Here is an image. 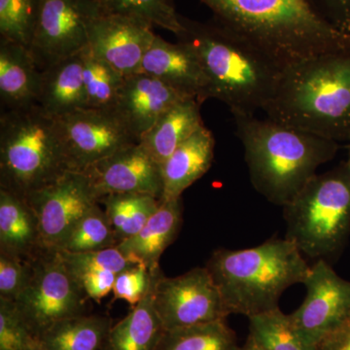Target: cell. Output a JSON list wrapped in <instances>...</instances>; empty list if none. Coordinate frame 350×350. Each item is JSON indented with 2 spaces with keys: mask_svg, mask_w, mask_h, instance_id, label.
Returning <instances> with one entry per match:
<instances>
[{
  "mask_svg": "<svg viewBox=\"0 0 350 350\" xmlns=\"http://www.w3.org/2000/svg\"><path fill=\"white\" fill-rule=\"evenodd\" d=\"M177 41L193 51L211 86V98L232 115H255L273 100L283 66L256 44L216 19L180 17Z\"/></svg>",
  "mask_w": 350,
  "mask_h": 350,
  "instance_id": "cell-1",
  "label": "cell"
},
{
  "mask_svg": "<svg viewBox=\"0 0 350 350\" xmlns=\"http://www.w3.org/2000/svg\"><path fill=\"white\" fill-rule=\"evenodd\" d=\"M214 19L275 57L283 68L350 50V34L322 15L313 0H200Z\"/></svg>",
  "mask_w": 350,
  "mask_h": 350,
  "instance_id": "cell-2",
  "label": "cell"
},
{
  "mask_svg": "<svg viewBox=\"0 0 350 350\" xmlns=\"http://www.w3.org/2000/svg\"><path fill=\"white\" fill-rule=\"evenodd\" d=\"M251 183L271 204L286 206L331 161L338 142L255 115H232Z\"/></svg>",
  "mask_w": 350,
  "mask_h": 350,
  "instance_id": "cell-3",
  "label": "cell"
},
{
  "mask_svg": "<svg viewBox=\"0 0 350 350\" xmlns=\"http://www.w3.org/2000/svg\"><path fill=\"white\" fill-rule=\"evenodd\" d=\"M264 112L278 123L350 142V50L286 66Z\"/></svg>",
  "mask_w": 350,
  "mask_h": 350,
  "instance_id": "cell-4",
  "label": "cell"
},
{
  "mask_svg": "<svg viewBox=\"0 0 350 350\" xmlns=\"http://www.w3.org/2000/svg\"><path fill=\"white\" fill-rule=\"evenodd\" d=\"M305 256L288 239H271L245 250L221 248L206 262L229 314L248 319L278 310L285 290L305 283Z\"/></svg>",
  "mask_w": 350,
  "mask_h": 350,
  "instance_id": "cell-5",
  "label": "cell"
},
{
  "mask_svg": "<svg viewBox=\"0 0 350 350\" xmlns=\"http://www.w3.org/2000/svg\"><path fill=\"white\" fill-rule=\"evenodd\" d=\"M56 119L38 105L0 114V189L27 198L68 172Z\"/></svg>",
  "mask_w": 350,
  "mask_h": 350,
  "instance_id": "cell-6",
  "label": "cell"
},
{
  "mask_svg": "<svg viewBox=\"0 0 350 350\" xmlns=\"http://www.w3.org/2000/svg\"><path fill=\"white\" fill-rule=\"evenodd\" d=\"M286 239L304 256L330 259L344 244L350 228V167L340 163L317 174L283 206Z\"/></svg>",
  "mask_w": 350,
  "mask_h": 350,
  "instance_id": "cell-7",
  "label": "cell"
},
{
  "mask_svg": "<svg viewBox=\"0 0 350 350\" xmlns=\"http://www.w3.org/2000/svg\"><path fill=\"white\" fill-rule=\"evenodd\" d=\"M29 262V282L13 301L34 338L59 320L86 314L89 299L69 273L59 250L44 248Z\"/></svg>",
  "mask_w": 350,
  "mask_h": 350,
  "instance_id": "cell-8",
  "label": "cell"
},
{
  "mask_svg": "<svg viewBox=\"0 0 350 350\" xmlns=\"http://www.w3.org/2000/svg\"><path fill=\"white\" fill-rule=\"evenodd\" d=\"M98 0H40L29 52L41 71L89 45L90 31L103 15Z\"/></svg>",
  "mask_w": 350,
  "mask_h": 350,
  "instance_id": "cell-9",
  "label": "cell"
},
{
  "mask_svg": "<svg viewBox=\"0 0 350 350\" xmlns=\"http://www.w3.org/2000/svg\"><path fill=\"white\" fill-rule=\"evenodd\" d=\"M153 303L165 330L226 320L229 315L206 267L176 278L161 271L154 282Z\"/></svg>",
  "mask_w": 350,
  "mask_h": 350,
  "instance_id": "cell-10",
  "label": "cell"
},
{
  "mask_svg": "<svg viewBox=\"0 0 350 350\" xmlns=\"http://www.w3.org/2000/svg\"><path fill=\"white\" fill-rule=\"evenodd\" d=\"M304 284L305 301L289 317L306 349L317 350L350 317V282L325 260H317Z\"/></svg>",
  "mask_w": 350,
  "mask_h": 350,
  "instance_id": "cell-11",
  "label": "cell"
},
{
  "mask_svg": "<svg viewBox=\"0 0 350 350\" xmlns=\"http://www.w3.org/2000/svg\"><path fill=\"white\" fill-rule=\"evenodd\" d=\"M68 170L82 172L115 152L139 144L113 110H77L56 119Z\"/></svg>",
  "mask_w": 350,
  "mask_h": 350,
  "instance_id": "cell-12",
  "label": "cell"
},
{
  "mask_svg": "<svg viewBox=\"0 0 350 350\" xmlns=\"http://www.w3.org/2000/svg\"><path fill=\"white\" fill-rule=\"evenodd\" d=\"M25 199L38 218L45 250H59L76 223L98 204L85 174L71 170Z\"/></svg>",
  "mask_w": 350,
  "mask_h": 350,
  "instance_id": "cell-13",
  "label": "cell"
},
{
  "mask_svg": "<svg viewBox=\"0 0 350 350\" xmlns=\"http://www.w3.org/2000/svg\"><path fill=\"white\" fill-rule=\"evenodd\" d=\"M98 202L116 194L163 196L162 167L139 144L131 145L83 170Z\"/></svg>",
  "mask_w": 350,
  "mask_h": 350,
  "instance_id": "cell-14",
  "label": "cell"
},
{
  "mask_svg": "<svg viewBox=\"0 0 350 350\" xmlns=\"http://www.w3.org/2000/svg\"><path fill=\"white\" fill-rule=\"evenodd\" d=\"M156 36L147 21L103 14L92 27L88 47L126 77L142 72V62Z\"/></svg>",
  "mask_w": 350,
  "mask_h": 350,
  "instance_id": "cell-15",
  "label": "cell"
},
{
  "mask_svg": "<svg viewBox=\"0 0 350 350\" xmlns=\"http://www.w3.org/2000/svg\"><path fill=\"white\" fill-rule=\"evenodd\" d=\"M187 98L153 76L139 72L125 77L113 111L140 142L163 113Z\"/></svg>",
  "mask_w": 350,
  "mask_h": 350,
  "instance_id": "cell-16",
  "label": "cell"
},
{
  "mask_svg": "<svg viewBox=\"0 0 350 350\" xmlns=\"http://www.w3.org/2000/svg\"><path fill=\"white\" fill-rule=\"evenodd\" d=\"M142 72L153 76L200 103L211 98V86L197 57L185 44L156 36L142 62Z\"/></svg>",
  "mask_w": 350,
  "mask_h": 350,
  "instance_id": "cell-17",
  "label": "cell"
},
{
  "mask_svg": "<svg viewBox=\"0 0 350 350\" xmlns=\"http://www.w3.org/2000/svg\"><path fill=\"white\" fill-rule=\"evenodd\" d=\"M42 71L29 48L0 39L1 112L38 105Z\"/></svg>",
  "mask_w": 350,
  "mask_h": 350,
  "instance_id": "cell-18",
  "label": "cell"
},
{
  "mask_svg": "<svg viewBox=\"0 0 350 350\" xmlns=\"http://www.w3.org/2000/svg\"><path fill=\"white\" fill-rule=\"evenodd\" d=\"M215 139L206 126L179 145L162 165L163 196L161 202L179 199L213 165Z\"/></svg>",
  "mask_w": 350,
  "mask_h": 350,
  "instance_id": "cell-19",
  "label": "cell"
},
{
  "mask_svg": "<svg viewBox=\"0 0 350 350\" xmlns=\"http://www.w3.org/2000/svg\"><path fill=\"white\" fill-rule=\"evenodd\" d=\"M182 224L181 198L161 202V206L144 227L117 248L131 261L144 265L150 271L160 269L163 251L174 243Z\"/></svg>",
  "mask_w": 350,
  "mask_h": 350,
  "instance_id": "cell-20",
  "label": "cell"
},
{
  "mask_svg": "<svg viewBox=\"0 0 350 350\" xmlns=\"http://www.w3.org/2000/svg\"><path fill=\"white\" fill-rule=\"evenodd\" d=\"M83 51L42 71L38 103L52 118L87 108Z\"/></svg>",
  "mask_w": 350,
  "mask_h": 350,
  "instance_id": "cell-21",
  "label": "cell"
},
{
  "mask_svg": "<svg viewBox=\"0 0 350 350\" xmlns=\"http://www.w3.org/2000/svg\"><path fill=\"white\" fill-rule=\"evenodd\" d=\"M42 250L38 218L29 202L0 189V253L29 260Z\"/></svg>",
  "mask_w": 350,
  "mask_h": 350,
  "instance_id": "cell-22",
  "label": "cell"
},
{
  "mask_svg": "<svg viewBox=\"0 0 350 350\" xmlns=\"http://www.w3.org/2000/svg\"><path fill=\"white\" fill-rule=\"evenodd\" d=\"M200 105L195 98L179 101L163 113L140 139L139 144L161 167L179 145L204 126Z\"/></svg>",
  "mask_w": 350,
  "mask_h": 350,
  "instance_id": "cell-23",
  "label": "cell"
},
{
  "mask_svg": "<svg viewBox=\"0 0 350 350\" xmlns=\"http://www.w3.org/2000/svg\"><path fill=\"white\" fill-rule=\"evenodd\" d=\"M154 276L150 291L131 312L112 326L105 350H156L165 329L153 303Z\"/></svg>",
  "mask_w": 350,
  "mask_h": 350,
  "instance_id": "cell-24",
  "label": "cell"
},
{
  "mask_svg": "<svg viewBox=\"0 0 350 350\" xmlns=\"http://www.w3.org/2000/svg\"><path fill=\"white\" fill-rule=\"evenodd\" d=\"M112 326L109 317L86 313L59 320L36 338L49 350H101Z\"/></svg>",
  "mask_w": 350,
  "mask_h": 350,
  "instance_id": "cell-25",
  "label": "cell"
},
{
  "mask_svg": "<svg viewBox=\"0 0 350 350\" xmlns=\"http://www.w3.org/2000/svg\"><path fill=\"white\" fill-rule=\"evenodd\" d=\"M225 320L165 330L156 350H239Z\"/></svg>",
  "mask_w": 350,
  "mask_h": 350,
  "instance_id": "cell-26",
  "label": "cell"
},
{
  "mask_svg": "<svg viewBox=\"0 0 350 350\" xmlns=\"http://www.w3.org/2000/svg\"><path fill=\"white\" fill-rule=\"evenodd\" d=\"M108 220L120 243L137 234L158 211L161 200L149 195L116 194L103 198Z\"/></svg>",
  "mask_w": 350,
  "mask_h": 350,
  "instance_id": "cell-27",
  "label": "cell"
},
{
  "mask_svg": "<svg viewBox=\"0 0 350 350\" xmlns=\"http://www.w3.org/2000/svg\"><path fill=\"white\" fill-rule=\"evenodd\" d=\"M83 57L87 108L113 110L125 77L94 55L89 47L83 51Z\"/></svg>",
  "mask_w": 350,
  "mask_h": 350,
  "instance_id": "cell-28",
  "label": "cell"
},
{
  "mask_svg": "<svg viewBox=\"0 0 350 350\" xmlns=\"http://www.w3.org/2000/svg\"><path fill=\"white\" fill-rule=\"evenodd\" d=\"M120 239L100 204L77 223L57 250L70 253L90 252L116 247Z\"/></svg>",
  "mask_w": 350,
  "mask_h": 350,
  "instance_id": "cell-29",
  "label": "cell"
},
{
  "mask_svg": "<svg viewBox=\"0 0 350 350\" xmlns=\"http://www.w3.org/2000/svg\"><path fill=\"white\" fill-rule=\"evenodd\" d=\"M107 15L126 16L147 21L167 29L175 36L182 31L180 17L174 0H98Z\"/></svg>",
  "mask_w": 350,
  "mask_h": 350,
  "instance_id": "cell-30",
  "label": "cell"
},
{
  "mask_svg": "<svg viewBox=\"0 0 350 350\" xmlns=\"http://www.w3.org/2000/svg\"><path fill=\"white\" fill-rule=\"evenodd\" d=\"M250 335L262 350H308L290 320L280 308L250 317Z\"/></svg>",
  "mask_w": 350,
  "mask_h": 350,
  "instance_id": "cell-31",
  "label": "cell"
},
{
  "mask_svg": "<svg viewBox=\"0 0 350 350\" xmlns=\"http://www.w3.org/2000/svg\"><path fill=\"white\" fill-rule=\"evenodd\" d=\"M40 0H0V39L31 46Z\"/></svg>",
  "mask_w": 350,
  "mask_h": 350,
  "instance_id": "cell-32",
  "label": "cell"
},
{
  "mask_svg": "<svg viewBox=\"0 0 350 350\" xmlns=\"http://www.w3.org/2000/svg\"><path fill=\"white\" fill-rule=\"evenodd\" d=\"M59 251L64 265L75 280L92 271H107L119 273L135 265V262L125 256L117 246L107 250L83 253Z\"/></svg>",
  "mask_w": 350,
  "mask_h": 350,
  "instance_id": "cell-33",
  "label": "cell"
},
{
  "mask_svg": "<svg viewBox=\"0 0 350 350\" xmlns=\"http://www.w3.org/2000/svg\"><path fill=\"white\" fill-rule=\"evenodd\" d=\"M150 271L144 265L135 264L116 275L113 294L114 301L124 300L135 306L150 291L157 271Z\"/></svg>",
  "mask_w": 350,
  "mask_h": 350,
  "instance_id": "cell-34",
  "label": "cell"
},
{
  "mask_svg": "<svg viewBox=\"0 0 350 350\" xmlns=\"http://www.w3.org/2000/svg\"><path fill=\"white\" fill-rule=\"evenodd\" d=\"M32 338L15 303L0 298V350H29Z\"/></svg>",
  "mask_w": 350,
  "mask_h": 350,
  "instance_id": "cell-35",
  "label": "cell"
},
{
  "mask_svg": "<svg viewBox=\"0 0 350 350\" xmlns=\"http://www.w3.org/2000/svg\"><path fill=\"white\" fill-rule=\"evenodd\" d=\"M29 260L0 253V298L15 301L31 275Z\"/></svg>",
  "mask_w": 350,
  "mask_h": 350,
  "instance_id": "cell-36",
  "label": "cell"
},
{
  "mask_svg": "<svg viewBox=\"0 0 350 350\" xmlns=\"http://www.w3.org/2000/svg\"><path fill=\"white\" fill-rule=\"evenodd\" d=\"M117 275L118 273L113 271H92L79 276L75 280L89 300L92 299V300L100 301L101 299L105 298L113 291Z\"/></svg>",
  "mask_w": 350,
  "mask_h": 350,
  "instance_id": "cell-37",
  "label": "cell"
},
{
  "mask_svg": "<svg viewBox=\"0 0 350 350\" xmlns=\"http://www.w3.org/2000/svg\"><path fill=\"white\" fill-rule=\"evenodd\" d=\"M313 2L332 25L350 34V0H313Z\"/></svg>",
  "mask_w": 350,
  "mask_h": 350,
  "instance_id": "cell-38",
  "label": "cell"
},
{
  "mask_svg": "<svg viewBox=\"0 0 350 350\" xmlns=\"http://www.w3.org/2000/svg\"><path fill=\"white\" fill-rule=\"evenodd\" d=\"M317 350H350V317L320 344Z\"/></svg>",
  "mask_w": 350,
  "mask_h": 350,
  "instance_id": "cell-39",
  "label": "cell"
},
{
  "mask_svg": "<svg viewBox=\"0 0 350 350\" xmlns=\"http://www.w3.org/2000/svg\"><path fill=\"white\" fill-rule=\"evenodd\" d=\"M239 350H262V349L257 344L252 336L250 335L243 345L239 347Z\"/></svg>",
  "mask_w": 350,
  "mask_h": 350,
  "instance_id": "cell-40",
  "label": "cell"
},
{
  "mask_svg": "<svg viewBox=\"0 0 350 350\" xmlns=\"http://www.w3.org/2000/svg\"><path fill=\"white\" fill-rule=\"evenodd\" d=\"M29 350H49L36 338H32L29 342Z\"/></svg>",
  "mask_w": 350,
  "mask_h": 350,
  "instance_id": "cell-41",
  "label": "cell"
},
{
  "mask_svg": "<svg viewBox=\"0 0 350 350\" xmlns=\"http://www.w3.org/2000/svg\"><path fill=\"white\" fill-rule=\"evenodd\" d=\"M347 163H349V165L350 167V146H349V160H347Z\"/></svg>",
  "mask_w": 350,
  "mask_h": 350,
  "instance_id": "cell-42",
  "label": "cell"
},
{
  "mask_svg": "<svg viewBox=\"0 0 350 350\" xmlns=\"http://www.w3.org/2000/svg\"><path fill=\"white\" fill-rule=\"evenodd\" d=\"M101 350H105V349H101Z\"/></svg>",
  "mask_w": 350,
  "mask_h": 350,
  "instance_id": "cell-43",
  "label": "cell"
}]
</instances>
